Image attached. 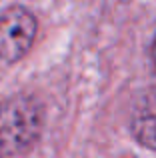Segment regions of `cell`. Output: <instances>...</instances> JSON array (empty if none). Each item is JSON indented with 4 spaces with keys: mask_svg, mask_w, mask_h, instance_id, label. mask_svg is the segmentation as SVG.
<instances>
[{
    "mask_svg": "<svg viewBox=\"0 0 156 158\" xmlns=\"http://www.w3.org/2000/svg\"><path fill=\"white\" fill-rule=\"evenodd\" d=\"M44 128V108L30 94H14L0 102V150L8 156L28 152Z\"/></svg>",
    "mask_w": 156,
    "mask_h": 158,
    "instance_id": "6da1fadb",
    "label": "cell"
},
{
    "mask_svg": "<svg viewBox=\"0 0 156 158\" xmlns=\"http://www.w3.org/2000/svg\"><path fill=\"white\" fill-rule=\"evenodd\" d=\"M38 24L24 6H8L0 12V60L12 64L32 48Z\"/></svg>",
    "mask_w": 156,
    "mask_h": 158,
    "instance_id": "7a4b0ae2",
    "label": "cell"
},
{
    "mask_svg": "<svg viewBox=\"0 0 156 158\" xmlns=\"http://www.w3.org/2000/svg\"><path fill=\"white\" fill-rule=\"evenodd\" d=\"M130 132L138 144L156 150V90L136 100L130 114Z\"/></svg>",
    "mask_w": 156,
    "mask_h": 158,
    "instance_id": "3957f363",
    "label": "cell"
},
{
    "mask_svg": "<svg viewBox=\"0 0 156 158\" xmlns=\"http://www.w3.org/2000/svg\"><path fill=\"white\" fill-rule=\"evenodd\" d=\"M150 56H152L154 68H156V36H154V40H152V46H150Z\"/></svg>",
    "mask_w": 156,
    "mask_h": 158,
    "instance_id": "277c9868",
    "label": "cell"
}]
</instances>
